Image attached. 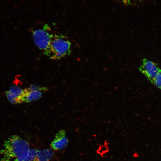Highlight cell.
Instances as JSON below:
<instances>
[{"mask_svg": "<svg viewBox=\"0 0 161 161\" xmlns=\"http://www.w3.org/2000/svg\"><path fill=\"white\" fill-rule=\"evenodd\" d=\"M30 150L26 140L16 135L12 136L4 142L0 161H24Z\"/></svg>", "mask_w": 161, "mask_h": 161, "instance_id": "obj_1", "label": "cell"}, {"mask_svg": "<svg viewBox=\"0 0 161 161\" xmlns=\"http://www.w3.org/2000/svg\"><path fill=\"white\" fill-rule=\"evenodd\" d=\"M71 42L65 35L53 34L49 47L43 53L51 60H59L71 54Z\"/></svg>", "mask_w": 161, "mask_h": 161, "instance_id": "obj_2", "label": "cell"}, {"mask_svg": "<svg viewBox=\"0 0 161 161\" xmlns=\"http://www.w3.org/2000/svg\"><path fill=\"white\" fill-rule=\"evenodd\" d=\"M50 30L49 25L46 24L43 28L32 31L33 39L35 44L43 53L48 49L53 34L50 32Z\"/></svg>", "mask_w": 161, "mask_h": 161, "instance_id": "obj_3", "label": "cell"}, {"mask_svg": "<svg viewBox=\"0 0 161 161\" xmlns=\"http://www.w3.org/2000/svg\"><path fill=\"white\" fill-rule=\"evenodd\" d=\"M139 70L153 84L157 75L161 71L156 64L145 58L143 59Z\"/></svg>", "mask_w": 161, "mask_h": 161, "instance_id": "obj_4", "label": "cell"}, {"mask_svg": "<svg viewBox=\"0 0 161 161\" xmlns=\"http://www.w3.org/2000/svg\"><path fill=\"white\" fill-rule=\"evenodd\" d=\"M68 140L66 136L65 130H60L56 134L50 146L54 150H58L65 147L68 145Z\"/></svg>", "mask_w": 161, "mask_h": 161, "instance_id": "obj_5", "label": "cell"}, {"mask_svg": "<svg viewBox=\"0 0 161 161\" xmlns=\"http://www.w3.org/2000/svg\"><path fill=\"white\" fill-rule=\"evenodd\" d=\"M6 95L9 101L13 104L23 103L24 89L16 86L11 87L6 92Z\"/></svg>", "mask_w": 161, "mask_h": 161, "instance_id": "obj_6", "label": "cell"}, {"mask_svg": "<svg viewBox=\"0 0 161 161\" xmlns=\"http://www.w3.org/2000/svg\"><path fill=\"white\" fill-rule=\"evenodd\" d=\"M42 91H28L27 88L24 89L23 102L30 103L39 99L42 96Z\"/></svg>", "mask_w": 161, "mask_h": 161, "instance_id": "obj_7", "label": "cell"}, {"mask_svg": "<svg viewBox=\"0 0 161 161\" xmlns=\"http://www.w3.org/2000/svg\"><path fill=\"white\" fill-rule=\"evenodd\" d=\"M54 153L50 149L36 150L38 161H51L54 157Z\"/></svg>", "mask_w": 161, "mask_h": 161, "instance_id": "obj_8", "label": "cell"}, {"mask_svg": "<svg viewBox=\"0 0 161 161\" xmlns=\"http://www.w3.org/2000/svg\"><path fill=\"white\" fill-rule=\"evenodd\" d=\"M24 161H38L36 156V150L30 149L27 156Z\"/></svg>", "mask_w": 161, "mask_h": 161, "instance_id": "obj_9", "label": "cell"}, {"mask_svg": "<svg viewBox=\"0 0 161 161\" xmlns=\"http://www.w3.org/2000/svg\"><path fill=\"white\" fill-rule=\"evenodd\" d=\"M27 89L28 91L40 90L41 91H46L48 90V88L46 87H42L35 84L31 85Z\"/></svg>", "mask_w": 161, "mask_h": 161, "instance_id": "obj_10", "label": "cell"}, {"mask_svg": "<svg viewBox=\"0 0 161 161\" xmlns=\"http://www.w3.org/2000/svg\"><path fill=\"white\" fill-rule=\"evenodd\" d=\"M154 84L159 88L161 89V71L157 75Z\"/></svg>", "mask_w": 161, "mask_h": 161, "instance_id": "obj_11", "label": "cell"}, {"mask_svg": "<svg viewBox=\"0 0 161 161\" xmlns=\"http://www.w3.org/2000/svg\"><path fill=\"white\" fill-rule=\"evenodd\" d=\"M126 5H131L137 2L141 1L142 0H120Z\"/></svg>", "mask_w": 161, "mask_h": 161, "instance_id": "obj_12", "label": "cell"}]
</instances>
